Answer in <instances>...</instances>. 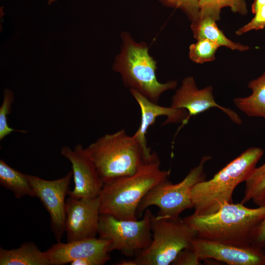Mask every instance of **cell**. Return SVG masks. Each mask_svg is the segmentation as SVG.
Masks as SVG:
<instances>
[{
    "label": "cell",
    "mask_w": 265,
    "mask_h": 265,
    "mask_svg": "<svg viewBox=\"0 0 265 265\" xmlns=\"http://www.w3.org/2000/svg\"><path fill=\"white\" fill-rule=\"evenodd\" d=\"M211 159L210 156L203 157L199 163L179 183L173 184L167 179L157 185L142 199L137 213L140 214L149 207L156 206L159 210L158 215L178 218L183 211L193 208L191 197L192 188L206 180L205 164Z\"/></svg>",
    "instance_id": "52a82bcc"
},
{
    "label": "cell",
    "mask_w": 265,
    "mask_h": 265,
    "mask_svg": "<svg viewBox=\"0 0 265 265\" xmlns=\"http://www.w3.org/2000/svg\"><path fill=\"white\" fill-rule=\"evenodd\" d=\"M109 241L96 237L60 241L44 251L50 265H64L79 259L109 253Z\"/></svg>",
    "instance_id": "5bb4252c"
},
{
    "label": "cell",
    "mask_w": 265,
    "mask_h": 265,
    "mask_svg": "<svg viewBox=\"0 0 265 265\" xmlns=\"http://www.w3.org/2000/svg\"><path fill=\"white\" fill-rule=\"evenodd\" d=\"M85 150L104 183L134 173L152 154L125 129L101 136Z\"/></svg>",
    "instance_id": "5b68a950"
},
{
    "label": "cell",
    "mask_w": 265,
    "mask_h": 265,
    "mask_svg": "<svg viewBox=\"0 0 265 265\" xmlns=\"http://www.w3.org/2000/svg\"><path fill=\"white\" fill-rule=\"evenodd\" d=\"M265 4V0H254L251 6L252 13L255 14L259 8Z\"/></svg>",
    "instance_id": "f1b7e54d"
},
{
    "label": "cell",
    "mask_w": 265,
    "mask_h": 265,
    "mask_svg": "<svg viewBox=\"0 0 265 265\" xmlns=\"http://www.w3.org/2000/svg\"><path fill=\"white\" fill-rule=\"evenodd\" d=\"M0 265H50L44 251L32 242H25L17 248H0Z\"/></svg>",
    "instance_id": "2e32d148"
},
{
    "label": "cell",
    "mask_w": 265,
    "mask_h": 265,
    "mask_svg": "<svg viewBox=\"0 0 265 265\" xmlns=\"http://www.w3.org/2000/svg\"><path fill=\"white\" fill-rule=\"evenodd\" d=\"M56 0H48V3L49 5H50L52 3L54 2Z\"/></svg>",
    "instance_id": "f546056e"
},
{
    "label": "cell",
    "mask_w": 265,
    "mask_h": 265,
    "mask_svg": "<svg viewBox=\"0 0 265 265\" xmlns=\"http://www.w3.org/2000/svg\"><path fill=\"white\" fill-rule=\"evenodd\" d=\"M219 46L209 40H198L189 47V57L193 62L202 64L215 59V53Z\"/></svg>",
    "instance_id": "7402d4cb"
},
{
    "label": "cell",
    "mask_w": 265,
    "mask_h": 265,
    "mask_svg": "<svg viewBox=\"0 0 265 265\" xmlns=\"http://www.w3.org/2000/svg\"><path fill=\"white\" fill-rule=\"evenodd\" d=\"M152 239L149 246L133 259L122 260L119 265H169L179 253L189 247L197 233L184 220L153 215Z\"/></svg>",
    "instance_id": "8992f818"
},
{
    "label": "cell",
    "mask_w": 265,
    "mask_h": 265,
    "mask_svg": "<svg viewBox=\"0 0 265 265\" xmlns=\"http://www.w3.org/2000/svg\"><path fill=\"white\" fill-rule=\"evenodd\" d=\"M163 5L182 10L191 23L196 22L199 17V0H159Z\"/></svg>",
    "instance_id": "cb8c5ba5"
},
{
    "label": "cell",
    "mask_w": 265,
    "mask_h": 265,
    "mask_svg": "<svg viewBox=\"0 0 265 265\" xmlns=\"http://www.w3.org/2000/svg\"><path fill=\"white\" fill-rule=\"evenodd\" d=\"M263 248H264V251H265V245L263 247Z\"/></svg>",
    "instance_id": "4dcf8cb0"
},
{
    "label": "cell",
    "mask_w": 265,
    "mask_h": 265,
    "mask_svg": "<svg viewBox=\"0 0 265 265\" xmlns=\"http://www.w3.org/2000/svg\"><path fill=\"white\" fill-rule=\"evenodd\" d=\"M254 14L249 22L236 31L237 35H240L252 30H258L265 27V4L259 8Z\"/></svg>",
    "instance_id": "d4e9b609"
},
{
    "label": "cell",
    "mask_w": 265,
    "mask_h": 265,
    "mask_svg": "<svg viewBox=\"0 0 265 265\" xmlns=\"http://www.w3.org/2000/svg\"><path fill=\"white\" fill-rule=\"evenodd\" d=\"M264 154L259 147H251L228 163L210 180L192 188L194 213L204 215L215 212L224 205L232 203L236 187L245 182Z\"/></svg>",
    "instance_id": "3957f363"
},
{
    "label": "cell",
    "mask_w": 265,
    "mask_h": 265,
    "mask_svg": "<svg viewBox=\"0 0 265 265\" xmlns=\"http://www.w3.org/2000/svg\"><path fill=\"white\" fill-rule=\"evenodd\" d=\"M153 215L148 209L140 220L120 219L100 214L98 234L109 241V252L117 250L127 257L135 256L151 244Z\"/></svg>",
    "instance_id": "ba28073f"
},
{
    "label": "cell",
    "mask_w": 265,
    "mask_h": 265,
    "mask_svg": "<svg viewBox=\"0 0 265 265\" xmlns=\"http://www.w3.org/2000/svg\"><path fill=\"white\" fill-rule=\"evenodd\" d=\"M214 20L210 18L199 19L191 24L193 36L197 40L206 39L212 41L219 47L225 46L232 50L245 51L249 50L247 46L235 43L228 39L217 27Z\"/></svg>",
    "instance_id": "ac0fdd59"
},
{
    "label": "cell",
    "mask_w": 265,
    "mask_h": 265,
    "mask_svg": "<svg viewBox=\"0 0 265 265\" xmlns=\"http://www.w3.org/2000/svg\"><path fill=\"white\" fill-rule=\"evenodd\" d=\"M121 40L120 52L115 57L113 70L120 74L125 86L158 103L162 94L175 89L177 82L161 83L158 80L157 62L150 55L145 43L135 42L128 32L121 34Z\"/></svg>",
    "instance_id": "277c9868"
},
{
    "label": "cell",
    "mask_w": 265,
    "mask_h": 265,
    "mask_svg": "<svg viewBox=\"0 0 265 265\" xmlns=\"http://www.w3.org/2000/svg\"><path fill=\"white\" fill-rule=\"evenodd\" d=\"M109 253L75 260L71 265H103L110 260Z\"/></svg>",
    "instance_id": "83f0119b"
},
{
    "label": "cell",
    "mask_w": 265,
    "mask_h": 265,
    "mask_svg": "<svg viewBox=\"0 0 265 265\" xmlns=\"http://www.w3.org/2000/svg\"><path fill=\"white\" fill-rule=\"evenodd\" d=\"M160 166L159 159L154 152L134 173L104 182L99 195L100 213L120 219H137V210L142 199L170 175L169 170H161Z\"/></svg>",
    "instance_id": "6da1fadb"
},
{
    "label": "cell",
    "mask_w": 265,
    "mask_h": 265,
    "mask_svg": "<svg viewBox=\"0 0 265 265\" xmlns=\"http://www.w3.org/2000/svg\"><path fill=\"white\" fill-rule=\"evenodd\" d=\"M250 95L237 97L233 100L235 106L249 117L265 119V71L259 77L249 82Z\"/></svg>",
    "instance_id": "e0dca14e"
},
{
    "label": "cell",
    "mask_w": 265,
    "mask_h": 265,
    "mask_svg": "<svg viewBox=\"0 0 265 265\" xmlns=\"http://www.w3.org/2000/svg\"><path fill=\"white\" fill-rule=\"evenodd\" d=\"M99 196L92 198L66 199L65 232L67 241L96 237L100 215Z\"/></svg>",
    "instance_id": "8fae6325"
},
{
    "label": "cell",
    "mask_w": 265,
    "mask_h": 265,
    "mask_svg": "<svg viewBox=\"0 0 265 265\" xmlns=\"http://www.w3.org/2000/svg\"><path fill=\"white\" fill-rule=\"evenodd\" d=\"M14 96L13 92L9 89L3 90V99L0 107V140L13 132L26 133L24 130H18L10 127L7 123V116L11 113L12 104L14 102Z\"/></svg>",
    "instance_id": "603a6c76"
},
{
    "label": "cell",
    "mask_w": 265,
    "mask_h": 265,
    "mask_svg": "<svg viewBox=\"0 0 265 265\" xmlns=\"http://www.w3.org/2000/svg\"><path fill=\"white\" fill-rule=\"evenodd\" d=\"M190 247L200 261L214 259L229 265H265L264 248L253 245L239 247L196 237Z\"/></svg>",
    "instance_id": "7c38bea8"
},
{
    "label": "cell",
    "mask_w": 265,
    "mask_h": 265,
    "mask_svg": "<svg viewBox=\"0 0 265 265\" xmlns=\"http://www.w3.org/2000/svg\"><path fill=\"white\" fill-rule=\"evenodd\" d=\"M245 182L244 197L240 202L242 204L255 200L265 190V162L256 167Z\"/></svg>",
    "instance_id": "44dd1931"
},
{
    "label": "cell",
    "mask_w": 265,
    "mask_h": 265,
    "mask_svg": "<svg viewBox=\"0 0 265 265\" xmlns=\"http://www.w3.org/2000/svg\"><path fill=\"white\" fill-rule=\"evenodd\" d=\"M0 184L11 191L18 199L26 196L35 197L27 174L11 167L1 159H0Z\"/></svg>",
    "instance_id": "d6986e66"
},
{
    "label": "cell",
    "mask_w": 265,
    "mask_h": 265,
    "mask_svg": "<svg viewBox=\"0 0 265 265\" xmlns=\"http://www.w3.org/2000/svg\"><path fill=\"white\" fill-rule=\"evenodd\" d=\"M130 90L131 94L138 103L141 111L140 125L133 135L145 151L151 152L147 145L146 134L149 127L155 124L157 118L162 116L166 117L167 119L162 125L170 123H182L187 118L188 112L184 109L159 105L158 103L151 101L137 90L133 89Z\"/></svg>",
    "instance_id": "9a60e30c"
},
{
    "label": "cell",
    "mask_w": 265,
    "mask_h": 265,
    "mask_svg": "<svg viewBox=\"0 0 265 265\" xmlns=\"http://www.w3.org/2000/svg\"><path fill=\"white\" fill-rule=\"evenodd\" d=\"M200 260L194 251L189 247L182 250L172 263L175 265H199Z\"/></svg>",
    "instance_id": "4316f807"
},
{
    "label": "cell",
    "mask_w": 265,
    "mask_h": 265,
    "mask_svg": "<svg viewBox=\"0 0 265 265\" xmlns=\"http://www.w3.org/2000/svg\"><path fill=\"white\" fill-rule=\"evenodd\" d=\"M60 154L71 163L74 188L68 196L76 198L98 197L104 185L96 168L81 144L72 149L67 146L60 150Z\"/></svg>",
    "instance_id": "30bf717a"
},
{
    "label": "cell",
    "mask_w": 265,
    "mask_h": 265,
    "mask_svg": "<svg viewBox=\"0 0 265 265\" xmlns=\"http://www.w3.org/2000/svg\"><path fill=\"white\" fill-rule=\"evenodd\" d=\"M212 91V86L199 89L192 77L188 76L184 79L181 86L173 96L170 105L174 108L185 109L188 112V116L182 123L181 128L187 123L191 116L212 107H217L222 110L234 123L238 125L242 124L241 119L236 112L216 103Z\"/></svg>",
    "instance_id": "4fadbf2b"
},
{
    "label": "cell",
    "mask_w": 265,
    "mask_h": 265,
    "mask_svg": "<svg viewBox=\"0 0 265 265\" xmlns=\"http://www.w3.org/2000/svg\"><path fill=\"white\" fill-rule=\"evenodd\" d=\"M199 19L210 18L215 22L220 18L221 9L229 7L234 13L241 15L247 14L248 9L244 0H199Z\"/></svg>",
    "instance_id": "ffe728a7"
},
{
    "label": "cell",
    "mask_w": 265,
    "mask_h": 265,
    "mask_svg": "<svg viewBox=\"0 0 265 265\" xmlns=\"http://www.w3.org/2000/svg\"><path fill=\"white\" fill-rule=\"evenodd\" d=\"M253 201L259 207L265 208V190L258 198ZM252 244L262 248L265 245V217L256 232Z\"/></svg>",
    "instance_id": "484cf974"
},
{
    "label": "cell",
    "mask_w": 265,
    "mask_h": 265,
    "mask_svg": "<svg viewBox=\"0 0 265 265\" xmlns=\"http://www.w3.org/2000/svg\"><path fill=\"white\" fill-rule=\"evenodd\" d=\"M265 217L264 207L252 209L241 203H232L212 213L201 215L193 213L183 219L196 232L198 238L246 247L253 245L256 232Z\"/></svg>",
    "instance_id": "7a4b0ae2"
},
{
    "label": "cell",
    "mask_w": 265,
    "mask_h": 265,
    "mask_svg": "<svg viewBox=\"0 0 265 265\" xmlns=\"http://www.w3.org/2000/svg\"><path fill=\"white\" fill-rule=\"evenodd\" d=\"M35 197L41 202L50 216L51 229L57 241H60L65 232L66 222L65 197L68 195L72 171L63 177L47 180L27 174Z\"/></svg>",
    "instance_id": "9c48e42d"
}]
</instances>
